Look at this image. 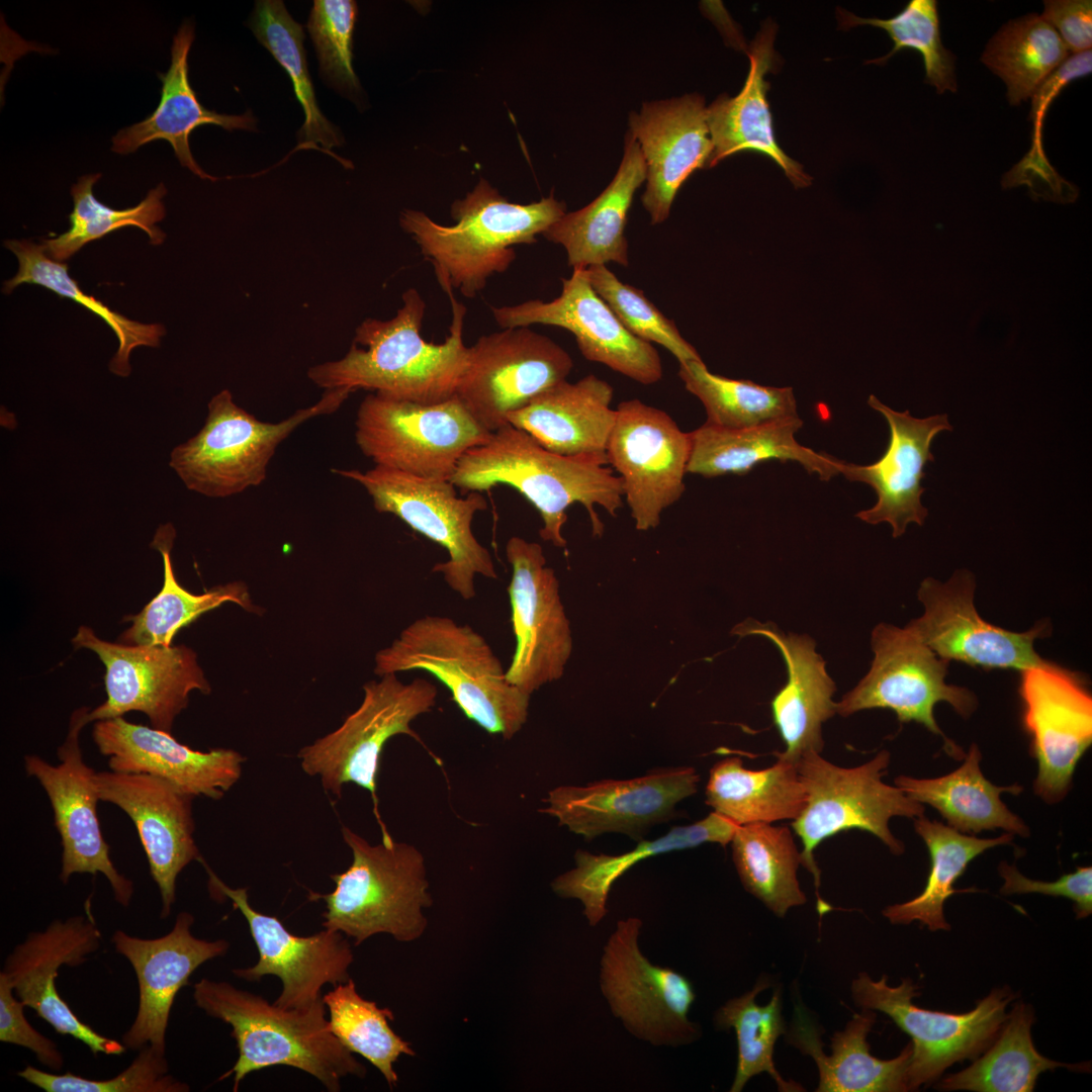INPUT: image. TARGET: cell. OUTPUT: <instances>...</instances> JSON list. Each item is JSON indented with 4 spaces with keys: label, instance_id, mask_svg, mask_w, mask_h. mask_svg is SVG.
Listing matches in <instances>:
<instances>
[{
    "label": "cell",
    "instance_id": "cell-1",
    "mask_svg": "<svg viewBox=\"0 0 1092 1092\" xmlns=\"http://www.w3.org/2000/svg\"><path fill=\"white\" fill-rule=\"evenodd\" d=\"M445 292L451 301L452 322L443 343L424 340L426 302L415 288H408L392 318L363 321L347 354L309 368L308 378L325 391L367 389L419 403L453 397L468 362L463 342L466 308L453 290Z\"/></svg>",
    "mask_w": 1092,
    "mask_h": 1092
},
{
    "label": "cell",
    "instance_id": "cell-2",
    "mask_svg": "<svg viewBox=\"0 0 1092 1092\" xmlns=\"http://www.w3.org/2000/svg\"><path fill=\"white\" fill-rule=\"evenodd\" d=\"M449 480L467 491H488L496 485L517 489L541 517L540 537L559 548L567 544L562 528L571 505L586 510L595 536L604 532L596 507L615 518L623 505L622 481L607 464L553 453L511 424L465 452Z\"/></svg>",
    "mask_w": 1092,
    "mask_h": 1092
},
{
    "label": "cell",
    "instance_id": "cell-3",
    "mask_svg": "<svg viewBox=\"0 0 1092 1092\" xmlns=\"http://www.w3.org/2000/svg\"><path fill=\"white\" fill-rule=\"evenodd\" d=\"M564 213L565 204L552 195L530 204L513 203L481 179L451 205L456 223L442 225L413 209L401 212L399 223L433 264L443 290L458 289L472 298L490 276L511 266L514 245L535 243Z\"/></svg>",
    "mask_w": 1092,
    "mask_h": 1092
},
{
    "label": "cell",
    "instance_id": "cell-4",
    "mask_svg": "<svg viewBox=\"0 0 1092 1092\" xmlns=\"http://www.w3.org/2000/svg\"><path fill=\"white\" fill-rule=\"evenodd\" d=\"M193 999L208 1016L232 1027L238 1059L219 1080L234 1076L233 1091L252 1072L273 1066L301 1070L330 1092L348 1075L364 1077L366 1068L331 1030L323 998L308 1009H286L228 982L201 979Z\"/></svg>",
    "mask_w": 1092,
    "mask_h": 1092
},
{
    "label": "cell",
    "instance_id": "cell-5",
    "mask_svg": "<svg viewBox=\"0 0 1092 1092\" xmlns=\"http://www.w3.org/2000/svg\"><path fill=\"white\" fill-rule=\"evenodd\" d=\"M424 670L451 693L466 718L511 739L528 718L530 695L512 685L485 638L467 624L426 615L375 655L376 674Z\"/></svg>",
    "mask_w": 1092,
    "mask_h": 1092
},
{
    "label": "cell",
    "instance_id": "cell-6",
    "mask_svg": "<svg viewBox=\"0 0 1092 1092\" xmlns=\"http://www.w3.org/2000/svg\"><path fill=\"white\" fill-rule=\"evenodd\" d=\"M342 835L352 863L331 876L334 891L309 893V899L326 903L324 928L353 938L355 945L380 933L400 942L420 937L427 927L423 910L432 904L422 852L393 839L370 844L346 826Z\"/></svg>",
    "mask_w": 1092,
    "mask_h": 1092
},
{
    "label": "cell",
    "instance_id": "cell-7",
    "mask_svg": "<svg viewBox=\"0 0 1092 1092\" xmlns=\"http://www.w3.org/2000/svg\"><path fill=\"white\" fill-rule=\"evenodd\" d=\"M351 393L326 390L314 404L278 423L262 422L239 406L230 390L212 396L201 430L170 454L184 485L208 497H228L260 485L278 446L300 425L339 410Z\"/></svg>",
    "mask_w": 1092,
    "mask_h": 1092
},
{
    "label": "cell",
    "instance_id": "cell-8",
    "mask_svg": "<svg viewBox=\"0 0 1092 1092\" xmlns=\"http://www.w3.org/2000/svg\"><path fill=\"white\" fill-rule=\"evenodd\" d=\"M890 757L889 751L882 750L860 765L841 767L811 751L796 762L806 804L791 825L803 843L801 864L814 877L820 916L831 909L818 894L820 870L814 850L823 840L841 831L859 829L878 837L892 853L901 854L904 844L891 832L890 819L924 815L922 804L882 781Z\"/></svg>",
    "mask_w": 1092,
    "mask_h": 1092
},
{
    "label": "cell",
    "instance_id": "cell-9",
    "mask_svg": "<svg viewBox=\"0 0 1092 1092\" xmlns=\"http://www.w3.org/2000/svg\"><path fill=\"white\" fill-rule=\"evenodd\" d=\"M363 691L358 709L338 729L301 748L297 757L303 771L320 777L324 790L335 797H341L348 783L367 790L382 840L390 841L393 838L381 820L376 793L382 749L399 734L421 741L411 723L435 707L438 690L425 678L403 684L396 673H387L367 682Z\"/></svg>",
    "mask_w": 1092,
    "mask_h": 1092
},
{
    "label": "cell",
    "instance_id": "cell-10",
    "mask_svg": "<svg viewBox=\"0 0 1092 1092\" xmlns=\"http://www.w3.org/2000/svg\"><path fill=\"white\" fill-rule=\"evenodd\" d=\"M333 472L362 485L378 513L394 515L446 549L449 559L435 564L432 571L441 573L463 600L475 597V575L497 577L491 554L471 528L474 515L487 508L480 492L470 491L461 498L450 480L423 478L378 465L366 471Z\"/></svg>",
    "mask_w": 1092,
    "mask_h": 1092
},
{
    "label": "cell",
    "instance_id": "cell-11",
    "mask_svg": "<svg viewBox=\"0 0 1092 1092\" xmlns=\"http://www.w3.org/2000/svg\"><path fill=\"white\" fill-rule=\"evenodd\" d=\"M355 427L357 446L375 465L447 480L465 452L491 434L456 395L419 403L374 392L360 403Z\"/></svg>",
    "mask_w": 1092,
    "mask_h": 1092
},
{
    "label": "cell",
    "instance_id": "cell-12",
    "mask_svg": "<svg viewBox=\"0 0 1092 1092\" xmlns=\"http://www.w3.org/2000/svg\"><path fill=\"white\" fill-rule=\"evenodd\" d=\"M871 646L874 659L869 672L835 703L836 714L847 717L867 709H890L900 723L916 722L938 735L946 753L963 759L964 750L937 725L934 707L946 702L967 719L977 709L978 700L969 689L945 682L949 661L937 656L907 627L877 625Z\"/></svg>",
    "mask_w": 1092,
    "mask_h": 1092
},
{
    "label": "cell",
    "instance_id": "cell-13",
    "mask_svg": "<svg viewBox=\"0 0 1092 1092\" xmlns=\"http://www.w3.org/2000/svg\"><path fill=\"white\" fill-rule=\"evenodd\" d=\"M888 977L874 981L861 973L851 983V995L862 1009L885 1013L912 1039L908 1087L915 1090L937 1080L957 1062L974 1060L995 1040L1008 1018L1007 1005L1015 994L1008 988L993 990L966 1013L923 1009L913 1003L918 986L910 979L891 987Z\"/></svg>",
    "mask_w": 1092,
    "mask_h": 1092
},
{
    "label": "cell",
    "instance_id": "cell-14",
    "mask_svg": "<svg viewBox=\"0 0 1092 1092\" xmlns=\"http://www.w3.org/2000/svg\"><path fill=\"white\" fill-rule=\"evenodd\" d=\"M642 921L619 920L603 948L600 988L613 1015L638 1039L655 1046H680L699 1039L690 1020L696 999L692 982L679 972L652 964L639 946Z\"/></svg>",
    "mask_w": 1092,
    "mask_h": 1092
},
{
    "label": "cell",
    "instance_id": "cell-15",
    "mask_svg": "<svg viewBox=\"0 0 1092 1092\" xmlns=\"http://www.w3.org/2000/svg\"><path fill=\"white\" fill-rule=\"evenodd\" d=\"M573 361L552 339L529 327L503 329L481 336L468 347V362L455 395L489 433L505 425L508 414L567 380Z\"/></svg>",
    "mask_w": 1092,
    "mask_h": 1092
},
{
    "label": "cell",
    "instance_id": "cell-16",
    "mask_svg": "<svg viewBox=\"0 0 1092 1092\" xmlns=\"http://www.w3.org/2000/svg\"><path fill=\"white\" fill-rule=\"evenodd\" d=\"M72 642L94 651L103 662L106 701L87 710L86 723L122 717L138 711L153 728L171 733L176 717L193 691L210 693L195 652L186 646H141L112 643L81 626Z\"/></svg>",
    "mask_w": 1092,
    "mask_h": 1092
},
{
    "label": "cell",
    "instance_id": "cell-17",
    "mask_svg": "<svg viewBox=\"0 0 1092 1092\" xmlns=\"http://www.w3.org/2000/svg\"><path fill=\"white\" fill-rule=\"evenodd\" d=\"M616 412L607 460L622 481L635 528L648 531L686 490L691 436L667 413L639 399L621 401Z\"/></svg>",
    "mask_w": 1092,
    "mask_h": 1092
},
{
    "label": "cell",
    "instance_id": "cell-18",
    "mask_svg": "<svg viewBox=\"0 0 1092 1092\" xmlns=\"http://www.w3.org/2000/svg\"><path fill=\"white\" fill-rule=\"evenodd\" d=\"M975 575L957 570L946 581L925 578L917 592L923 614L909 628L937 656L985 669L1024 670L1055 663L1043 659L1034 642L1051 634L1040 622L1026 632H1013L985 621L974 604Z\"/></svg>",
    "mask_w": 1092,
    "mask_h": 1092
},
{
    "label": "cell",
    "instance_id": "cell-19",
    "mask_svg": "<svg viewBox=\"0 0 1092 1092\" xmlns=\"http://www.w3.org/2000/svg\"><path fill=\"white\" fill-rule=\"evenodd\" d=\"M506 556L512 566L508 594L516 640L506 675L531 696L563 675L572 652L570 624L542 546L513 536L506 543Z\"/></svg>",
    "mask_w": 1092,
    "mask_h": 1092
},
{
    "label": "cell",
    "instance_id": "cell-20",
    "mask_svg": "<svg viewBox=\"0 0 1092 1092\" xmlns=\"http://www.w3.org/2000/svg\"><path fill=\"white\" fill-rule=\"evenodd\" d=\"M82 708L73 713L68 735L58 749L59 763L53 765L37 755H25L26 774L46 791L60 834L62 866L60 880L67 884L74 874L101 873L109 882L115 901L127 907L133 883L114 867L110 847L103 838L97 817L100 801L94 782L96 771L83 760L79 734L87 724Z\"/></svg>",
    "mask_w": 1092,
    "mask_h": 1092
},
{
    "label": "cell",
    "instance_id": "cell-21",
    "mask_svg": "<svg viewBox=\"0 0 1092 1092\" xmlns=\"http://www.w3.org/2000/svg\"><path fill=\"white\" fill-rule=\"evenodd\" d=\"M1022 722L1037 761L1036 796L1048 804L1069 793L1092 743V697L1076 672L1058 664L1021 670Z\"/></svg>",
    "mask_w": 1092,
    "mask_h": 1092
},
{
    "label": "cell",
    "instance_id": "cell-22",
    "mask_svg": "<svg viewBox=\"0 0 1092 1092\" xmlns=\"http://www.w3.org/2000/svg\"><path fill=\"white\" fill-rule=\"evenodd\" d=\"M209 885L231 899L248 922L257 946L259 960L250 968L234 969L236 977L259 982L276 976L282 983L274 1004L286 1009H308L322 997L325 985L336 986L349 979L353 952L348 937L340 931L324 929L308 936H298L285 928L275 916L255 910L247 888L228 887L202 860Z\"/></svg>",
    "mask_w": 1092,
    "mask_h": 1092
},
{
    "label": "cell",
    "instance_id": "cell-23",
    "mask_svg": "<svg viewBox=\"0 0 1092 1092\" xmlns=\"http://www.w3.org/2000/svg\"><path fill=\"white\" fill-rule=\"evenodd\" d=\"M502 329L555 326L569 331L581 355L588 361L644 385L662 378L663 368L652 344L632 335L605 300L595 291L585 269H573L562 279L559 296L551 301L532 299L515 305L491 307Z\"/></svg>",
    "mask_w": 1092,
    "mask_h": 1092
},
{
    "label": "cell",
    "instance_id": "cell-24",
    "mask_svg": "<svg viewBox=\"0 0 1092 1092\" xmlns=\"http://www.w3.org/2000/svg\"><path fill=\"white\" fill-rule=\"evenodd\" d=\"M692 766L655 768L628 780H601L586 786L552 789L541 810L586 839L606 832L639 838L646 828L671 817L674 806L697 793Z\"/></svg>",
    "mask_w": 1092,
    "mask_h": 1092
},
{
    "label": "cell",
    "instance_id": "cell-25",
    "mask_svg": "<svg viewBox=\"0 0 1092 1092\" xmlns=\"http://www.w3.org/2000/svg\"><path fill=\"white\" fill-rule=\"evenodd\" d=\"M101 932L91 915L54 920L43 931L27 934L6 958L3 973L16 997L35 1011L56 1032L71 1035L94 1056L122 1055L121 1041L106 1037L81 1021L56 988L59 969L78 967L99 949Z\"/></svg>",
    "mask_w": 1092,
    "mask_h": 1092
},
{
    "label": "cell",
    "instance_id": "cell-26",
    "mask_svg": "<svg viewBox=\"0 0 1092 1092\" xmlns=\"http://www.w3.org/2000/svg\"><path fill=\"white\" fill-rule=\"evenodd\" d=\"M94 782L99 800L120 808L134 824L161 895V918H167L178 875L191 861L202 860L193 837L194 797L146 774L98 771Z\"/></svg>",
    "mask_w": 1092,
    "mask_h": 1092
},
{
    "label": "cell",
    "instance_id": "cell-27",
    "mask_svg": "<svg viewBox=\"0 0 1092 1092\" xmlns=\"http://www.w3.org/2000/svg\"><path fill=\"white\" fill-rule=\"evenodd\" d=\"M193 922L190 913L180 912L171 931L161 937L140 938L121 930L112 935L116 952L130 963L139 986L138 1012L121 1037L126 1049L151 1045L166 1054V1031L177 993L189 984L197 968L228 951L230 943L224 939L195 937Z\"/></svg>",
    "mask_w": 1092,
    "mask_h": 1092
},
{
    "label": "cell",
    "instance_id": "cell-28",
    "mask_svg": "<svg viewBox=\"0 0 1092 1092\" xmlns=\"http://www.w3.org/2000/svg\"><path fill=\"white\" fill-rule=\"evenodd\" d=\"M112 771L146 774L167 780L185 793L219 800L241 778L246 758L229 748L199 751L171 733L125 721H97L92 732Z\"/></svg>",
    "mask_w": 1092,
    "mask_h": 1092
},
{
    "label": "cell",
    "instance_id": "cell-29",
    "mask_svg": "<svg viewBox=\"0 0 1092 1092\" xmlns=\"http://www.w3.org/2000/svg\"><path fill=\"white\" fill-rule=\"evenodd\" d=\"M868 403L882 414L889 424L890 439L883 456L873 464L857 465L842 461L840 474L851 481L871 485L878 496L876 505L860 511L856 517L877 525L886 522L893 537L902 536L910 523L920 526L928 515L921 504L925 488L921 479L927 462L934 461L930 451L932 440L942 431H950L947 416L934 415L917 419L908 411L896 412L870 395Z\"/></svg>",
    "mask_w": 1092,
    "mask_h": 1092
},
{
    "label": "cell",
    "instance_id": "cell-30",
    "mask_svg": "<svg viewBox=\"0 0 1092 1092\" xmlns=\"http://www.w3.org/2000/svg\"><path fill=\"white\" fill-rule=\"evenodd\" d=\"M646 166L642 203L651 223L663 222L684 182L697 169L709 167L713 144L703 96L645 102L629 118Z\"/></svg>",
    "mask_w": 1092,
    "mask_h": 1092
},
{
    "label": "cell",
    "instance_id": "cell-31",
    "mask_svg": "<svg viewBox=\"0 0 1092 1092\" xmlns=\"http://www.w3.org/2000/svg\"><path fill=\"white\" fill-rule=\"evenodd\" d=\"M732 633L763 636L784 658L788 679L770 701L772 721L786 746L778 757L796 763L808 752L821 753L822 724L836 714L832 701L836 688L814 640L754 620L737 625Z\"/></svg>",
    "mask_w": 1092,
    "mask_h": 1092
},
{
    "label": "cell",
    "instance_id": "cell-32",
    "mask_svg": "<svg viewBox=\"0 0 1092 1092\" xmlns=\"http://www.w3.org/2000/svg\"><path fill=\"white\" fill-rule=\"evenodd\" d=\"M613 394L610 383L588 374L574 383L555 384L508 414L507 421L553 453L608 464L607 445L617 417Z\"/></svg>",
    "mask_w": 1092,
    "mask_h": 1092
},
{
    "label": "cell",
    "instance_id": "cell-33",
    "mask_svg": "<svg viewBox=\"0 0 1092 1092\" xmlns=\"http://www.w3.org/2000/svg\"><path fill=\"white\" fill-rule=\"evenodd\" d=\"M776 34V24L765 21L747 53L750 68L741 91L734 97L722 94L707 107L713 144L709 167L735 153L756 152L776 162L796 188H804L812 178L779 146L766 98L769 83L764 77L775 62Z\"/></svg>",
    "mask_w": 1092,
    "mask_h": 1092
},
{
    "label": "cell",
    "instance_id": "cell-34",
    "mask_svg": "<svg viewBox=\"0 0 1092 1092\" xmlns=\"http://www.w3.org/2000/svg\"><path fill=\"white\" fill-rule=\"evenodd\" d=\"M194 39L190 22H184L173 38L171 65L162 80L161 100L156 110L144 120L120 129L112 138L114 153L126 155L156 140L168 142L180 164L202 179L217 178L204 172L194 160L189 136L198 126L214 124L228 130L256 129L251 110L241 115L221 114L206 109L197 99L188 77V54Z\"/></svg>",
    "mask_w": 1092,
    "mask_h": 1092
},
{
    "label": "cell",
    "instance_id": "cell-35",
    "mask_svg": "<svg viewBox=\"0 0 1092 1092\" xmlns=\"http://www.w3.org/2000/svg\"><path fill=\"white\" fill-rule=\"evenodd\" d=\"M645 177L642 152L629 131L625 136L621 164L610 184L586 206L565 212L543 236L564 248L567 264L573 269L607 266L610 262L627 266V214L634 194Z\"/></svg>",
    "mask_w": 1092,
    "mask_h": 1092
},
{
    "label": "cell",
    "instance_id": "cell-36",
    "mask_svg": "<svg viewBox=\"0 0 1092 1092\" xmlns=\"http://www.w3.org/2000/svg\"><path fill=\"white\" fill-rule=\"evenodd\" d=\"M877 1014L863 1009L855 1014L842 1031L831 1038V1055L823 1053L818 1028L796 1007L788 1041L802 1054L813 1058L819 1073V1092H899L909 1091L908 1068L912 1055L909 1042L894 1059L881 1060L870 1053L868 1034Z\"/></svg>",
    "mask_w": 1092,
    "mask_h": 1092
},
{
    "label": "cell",
    "instance_id": "cell-37",
    "mask_svg": "<svg viewBox=\"0 0 1092 1092\" xmlns=\"http://www.w3.org/2000/svg\"><path fill=\"white\" fill-rule=\"evenodd\" d=\"M798 417L785 418L743 429H724L704 424L690 433L688 473L704 477L744 474L765 461H794L823 480L840 474L841 460L817 453L795 438L802 428Z\"/></svg>",
    "mask_w": 1092,
    "mask_h": 1092
},
{
    "label": "cell",
    "instance_id": "cell-38",
    "mask_svg": "<svg viewBox=\"0 0 1092 1092\" xmlns=\"http://www.w3.org/2000/svg\"><path fill=\"white\" fill-rule=\"evenodd\" d=\"M738 825L712 812L690 825L675 826L653 840H641L634 849L622 854H594L577 850L575 868L556 877L551 883L562 898L577 899L590 926L598 925L608 913L609 893L615 882L635 863L652 855L699 846L703 843L731 842Z\"/></svg>",
    "mask_w": 1092,
    "mask_h": 1092
},
{
    "label": "cell",
    "instance_id": "cell-39",
    "mask_svg": "<svg viewBox=\"0 0 1092 1092\" xmlns=\"http://www.w3.org/2000/svg\"><path fill=\"white\" fill-rule=\"evenodd\" d=\"M981 759L979 747L972 744L956 770L934 779L899 776L895 786L912 800L934 808L949 827L962 833L1001 828L1013 835L1028 836V826L1000 798L1004 792L1018 795L1022 787L993 785L981 771Z\"/></svg>",
    "mask_w": 1092,
    "mask_h": 1092
},
{
    "label": "cell",
    "instance_id": "cell-40",
    "mask_svg": "<svg viewBox=\"0 0 1092 1092\" xmlns=\"http://www.w3.org/2000/svg\"><path fill=\"white\" fill-rule=\"evenodd\" d=\"M706 804L738 826L795 820L806 804L796 763L778 757L763 769H748L739 757L719 760L710 770Z\"/></svg>",
    "mask_w": 1092,
    "mask_h": 1092
},
{
    "label": "cell",
    "instance_id": "cell-41",
    "mask_svg": "<svg viewBox=\"0 0 1092 1092\" xmlns=\"http://www.w3.org/2000/svg\"><path fill=\"white\" fill-rule=\"evenodd\" d=\"M914 829L930 855L926 885L912 900L886 907L883 915L893 924L919 921L932 931L949 930L943 914L945 901L956 893L977 891L975 888L957 890L953 884L974 858L989 848L1010 843L1013 834L1007 832L995 838H978L924 816L914 819Z\"/></svg>",
    "mask_w": 1092,
    "mask_h": 1092
},
{
    "label": "cell",
    "instance_id": "cell-42",
    "mask_svg": "<svg viewBox=\"0 0 1092 1092\" xmlns=\"http://www.w3.org/2000/svg\"><path fill=\"white\" fill-rule=\"evenodd\" d=\"M1033 1010L1017 1003L1008 1013L995 1040L967 1069L947 1075L937 1085L941 1090L975 1092L1033 1091L1039 1074L1058 1067L1088 1071V1065H1068L1040 1055L1033 1045Z\"/></svg>",
    "mask_w": 1092,
    "mask_h": 1092
},
{
    "label": "cell",
    "instance_id": "cell-43",
    "mask_svg": "<svg viewBox=\"0 0 1092 1092\" xmlns=\"http://www.w3.org/2000/svg\"><path fill=\"white\" fill-rule=\"evenodd\" d=\"M174 539L175 529L171 524L158 528L151 546L162 554L163 586L138 615L127 618L132 624L120 636V643L171 646L181 628L226 602L236 603L247 611H256L247 585L240 581L215 586L201 595H194L182 587L176 579L170 558Z\"/></svg>",
    "mask_w": 1092,
    "mask_h": 1092
},
{
    "label": "cell",
    "instance_id": "cell-44",
    "mask_svg": "<svg viewBox=\"0 0 1092 1092\" xmlns=\"http://www.w3.org/2000/svg\"><path fill=\"white\" fill-rule=\"evenodd\" d=\"M730 843L744 889L778 917L806 903L797 878L801 852L790 828L771 823L741 825Z\"/></svg>",
    "mask_w": 1092,
    "mask_h": 1092
},
{
    "label": "cell",
    "instance_id": "cell-45",
    "mask_svg": "<svg viewBox=\"0 0 1092 1092\" xmlns=\"http://www.w3.org/2000/svg\"><path fill=\"white\" fill-rule=\"evenodd\" d=\"M4 246L17 258L18 270L14 277L4 282L3 292L9 294L23 283L40 285L60 297L76 301L101 317L118 340V349L109 362V370L115 375H129V355L136 347L160 346L161 338L166 334L164 326L129 320L111 310L93 295L84 293L78 282L70 276L68 265L52 259L41 244L30 240H7Z\"/></svg>",
    "mask_w": 1092,
    "mask_h": 1092
},
{
    "label": "cell",
    "instance_id": "cell-46",
    "mask_svg": "<svg viewBox=\"0 0 1092 1092\" xmlns=\"http://www.w3.org/2000/svg\"><path fill=\"white\" fill-rule=\"evenodd\" d=\"M1070 52L1057 31L1036 13L1008 21L990 39L982 62L999 76L1012 105L1031 98Z\"/></svg>",
    "mask_w": 1092,
    "mask_h": 1092
},
{
    "label": "cell",
    "instance_id": "cell-47",
    "mask_svg": "<svg viewBox=\"0 0 1092 1092\" xmlns=\"http://www.w3.org/2000/svg\"><path fill=\"white\" fill-rule=\"evenodd\" d=\"M678 376L686 389L704 405L708 425L743 429L798 416L792 387L764 386L717 375L703 360L680 363Z\"/></svg>",
    "mask_w": 1092,
    "mask_h": 1092
},
{
    "label": "cell",
    "instance_id": "cell-48",
    "mask_svg": "<svg viewBox=\"0 0 1092 1092\" xmlns=\"http://www.w3.org/2000/svg\"><path fill=\"white\" fill-rule=\"evenodd\" d=\"M768 987L769 982L762 978L750 991L728 1000L715 1012V1026L722 1030L734 1029L737 1038V1067L731 1092H740L753 1076L761 1073H767L780 1091L804 1090L795 1081H786L775 1067V1043L787 1030L780 990L774 992L765 1005L755 1001L756 996Z\"/></svg>",
    "mask_w": 1092,
    "mask_h": 1092
},
{
    "label": "cell",
    "instance_id": "cell-49",
    "mask_svg": "<svg viewBox=\"0 0 1092 1092\" xmlns=\"http://www.w3.org/2000/svg\"><path fill=\"white\" fill-rule=\"evenodd\" d=\"M100 177L99 173L84 175L72 186L74 207L69 215V230L41 243L52 259L63 262L87 243L128 225L142 229L155 246L165 241L166 234L156 225L166 213L162 199L167 189L163 183L151 189L138 205L114 209L99 202L93 194V186Z\"/></svg>",
    "mask_w": 1092,
    "mask_h": 1092
},
{
    "label": "cell",
    "instance_id": "cell-50",
    "mask_svg": "<svg viewBox=\"0 0 1092 1092\" xmlns=\"http://www.w3.org/2000/svg\"><path fill=\"white\" fill-rule=\"evenodd\" d=\"M249 25L292 81L305 117L299 130L304 145L316 147L320 144L325 149L340 146L342 140L338 129L325 117L316 102L307 70L302 26L279 0L257 1Z\"/></svg>",
    "mask_w": 1092,
    "mask_h": 1092
},
{
    "label": "cell",
    "instance_id": "cell-51",
    "mask_svg": "<svg viewBox=\"0 0 1092 1092\" xmlns=\"http://www.w3.org/2000/svg\"><path fill=\"white\" fill-rule=\"evenodd\" d=\"M323 1000L334 1035L351 1053L362 1056L378 1069L390 1088L396 1086L394 1063L401 1055L415 1053L389 1026L388 1020L394 1018L391 1010L363 998L352 979L334 986Z\"/></svg>",
    "mask_w": 1092,
    "mask_h": 1092
},
{
    "label": "cell",
    "instance_id": "cell-52",
    "mask_svg": "<svg viewBox=\"0 0 1092 1092\" xmlns=\"http://www.w3.org/2000/svg\"><path fill=\"white\" fill-rule=\"evenodd\" d=\"M1091 50L1069 56L1031 96L1032 146L1025 157L1003 176L1004 189L1026 185L1033 199L1059 203H1070L1077 199V187L1061 177L1045 158L1041 132L1049 106L1069 83L1091 73Z\"/></svg>",
    "mask_w": 1092,
    "mask_h": 1092
},
{
    "label": "cell",
    "instance_id": "cell-53",
    "mask_svg": "<svg viewBox=\"0 0 1092 1092\" xmlns=\"http://www.w3.org/2000/svg\"><path fill=\"white\" fill-rule=\"evenodd\" d=\"M840 26L847 29L872 25L884 29L894 42L886 56L868 63L883 64L904 49L918 52L925 69V82L938 94L957 91L956 58L944 48L940 37L939 15L935 0H911L891 18H862L850 12H839Z\"/></svg>",
    "mask_w": 1092,
    "mask_h": 1092
},
{
    "label": "cell",
    "instance_id": "cell-54",
    "mask_svg": "<svg viewBox=\"0 0 1092 1092\" xmlns=\"http://www.w3.org/2000/svg\"><path fill=\"white\" fill-rule=\"evenodd\" d=\"M585 272L595 291L632 335L664 347L678 364L702 360L698 351L681 336L674 322L666 317L641 289L623 283L606 265L589 266Z\"/></svg>",
    "mask_w": 1092,
    "mask_h": 1092
},
{
    "label": "cell",
    "instance_id": "cell-55",
    "mask_svg": "<svg viewBox=\"0 0 1092 1092\" xmlns=\"http://www.w3.org/2000/svg\"><path fill=\"white\" fill-rule=\"evenodd\" d=\"M166 1054L151 1045L139 1050L130 1065L113 1078L92 1080L72 1073L56 1074L26 1066L17 1075L47 1092H187L189 1086L168 1074Z\"/></svg>",
    "mask_w": 1092,
    "mask_h": 1092
},
{
    "label": "cell",
    "instance_id": "cell-56",
    "mask_svg": "<svg viewBox=\"0 0 1092 1092\" xmlns=\"http://www.w3.org/2000/svg\"><path fill=\"white\" fill-rule=\"evenodd\" d=\"M356 15L354 1L315 0L307 22L321 73L340 90L359 87L352 65Z\"/></svg>",
    "mask_w": 1092,
    "mask_h": 1092
},
{
    "label": "cell",
    "instance_id": "cell-57",
    "mask_svg": "<svg viewBox=\"0 0 1092 1092\" xmlns=\"http://www.w3.org/2000/svg\"><path fill=\"white\" fill-rule=\"evenodd\" d=\"M13 992L6 976L0 973V1041L28 1049L41 1065L61 1071L64 1057L58 1045L30 1025L23 1013L25 1005Z\"/></svg>",
    "mask_w": 1092,
    "mask_h": 1092
},
{
    "label": "cell",
    "instance_id": "cell-58",
    "mask_svg": "<svg viewBox=\"0 0 1092 1092\" xmlns=\"http://www.w3.org/2000/svg\"><path fill=\"white\" fill-rule=\"evenodd\" d=\"M998 871L1004 880L1001 894L1037 893L1055 897H1065L1074 902L1077 918L1082 919L1092 913V868L1078 867L1075 872L1063 875L1055 882L1029 879L1018 872L1016 867L1001 861Z\"/></svg>",
    "mask_w": 1092,
    "mask_h": 1092
},
{
    "label": "cell",
    "instance_id": "cell-59",
    "mask_svg": "<svg viewBox=\"0 0 1092 1092\" xmlns=\"http://www.w3.org/2000/svg\"><path fill=\"white\" fill-rule=\"evenodd\" d=\"M1041 17L1057 31L1070 53L1079 54L1091 50L1092 2L1090 0L1044 1Z\"/></svg>",
    "mask_w": 1092,
    "mask_h": 1092
}]
</instances>
